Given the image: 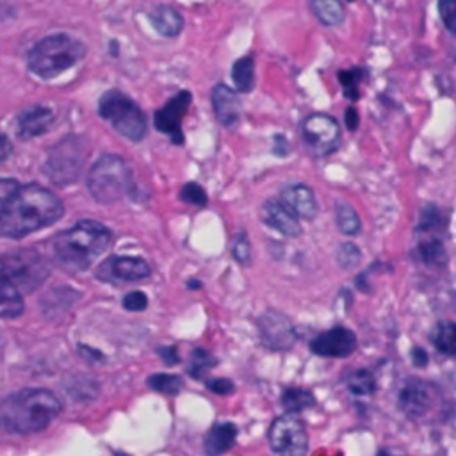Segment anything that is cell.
Here are the masks:
<instances>
[{"label":"cell","instance_id":"obj_20","mask_svg":"<svg viewBox=\"0 0 456 456\" xmlns=\"http://www.w3.org/2000/svg\"><path fill=\"white\" fill-rule=\"evenodd\" d=\"M23 312V299L20 290L0 274V317H18Z\"/></svg>","mask_w":456,"mask_h":456},{"label":"cell","instance_id":"obj_39","mask_svg":"<svg viewBox=\"0 0 456 456\" xmlns=\"http://www.w3.org/2000/svg\"><path fill=\"white\" fill-rule=\"evenodd\" d=\"M346 125L349 130H354L358 126V112L353 107L346 110Z\"/></svg>","mask_w":456,"mask_h":456},{"label":"cell","instance_id":"obj_18","mask_svg":"<svg viewBox=\"0 0 456 456\" xmlns=\"http://www.w3.org/2000/svg\"><path fill=\"white\" fill-rule=\"evenodd\" d=\"M150 23L159 34H162L166 37H175L180 34L182 27H183V18L173 7L160 5L150 12Z\"/></svg>","mask_w":456,"mask_h":456},{"label":"cell","instance_id":"obj_31","mask_svg":"<svg viewBox=\"0 0 456 456\" xmlns=\"http://www.w3.org/2000/svg\"><path fill=\"white\" fill-rule=\"evenodd\" d=\"M438 12L445 28L456 34V0H438Z\"/></svg>","mask_w":456,"mask_h":456},{"label":"cell","instance_id":"obj_15","mask_svg":"<svg viewBox=\"0 0 456 456\" xmlns=\"http://www.w3.org/2000/svg\"><path fill=\"white\" fill-rule=\"evenodd\" d=\"M281 203L301 219H312L317 214V201L310 187L303 183L287 185L281 191Z\"/></svg>","mask_w":456,"mask_h":456},{"label":"cell","instance_id":"obj_36","mask_svg":"<svg viewBox=\"0 0 456 456\" xmlns=\"http://www.w3.org/2000/svg\"><path fill=\"white\" fill-rule=\"evenodd\" d=\"M233 256L240 262V264H248L249 262V240L246 239V235H239L233 242Z\"/></svg>","mask_w":456,"mask_h":456},{"label":"cell","instance_id":"obj_19","mask_svg":"<svg viewBox=\"0 0 456 456\" xmlns=\"http://www.w3.org/2000/svg\"><path fill=\"white\" fill-rule=\"evenodd\" d=\"M237 438V428L230 422L216 424L205 436V451L208 454H221L228 451Z\"/></svg>","mask_w":456,"mask_h":456},{"label":"cell","instance_id":"obj_9","mask_svg":"<svg viewBox=\"0 0 456 456\" xmlns=\"http://www.w3.org/2000/svg\"><path fill=\"white\" fill-rule=\"evenodd\" d=\"M267 438H269L271 449L278 454L299 456V454H305L308 449V436H306L305 426L292 413L274 419L269 428Z\"/></svg>","mask_w":456,"mask_h":456},{"label":"cell","instance_id":"obj_28","mask_svg":"<svg viewBox=\"0 0 456 456\" xmlns=\"http://www.w3.org/2000/svg\"><path fill=\"white\" fill-rule=\"evenodd\" d=\"M148 387L157 392L175 395L182 388V379L173 374H153L148 378Z\"/></svg>","mask_w":456,"mask_h":456},{"label":"cell","instance_id":"obj_13","mask_svg":"<svg viewBox=\"0 0 456 456\" xmlns=\"http://www.w3.org/2000/svg\"><path fill=\"white\" fill-rule=\"evenodd\" d=\"M191 105V94L187 91L178 93L166 107L155 112V126L171 137L175 144H182V119Z\"/></svg>","mask_w":456,"mask_h":456},{"label":"cell","instance_id":"obj_26","mask_svg":"<svg viewBox=\"0 0 456 456\" xmlns=\"http://www.w3.org/2000/svg\"><path fill=\"white\" fill-rule=\"evenodd\" d=\"M337 224L346 235H354L360 232V217L346 201H337Z\"/></svg>","mask_w":456,"mask_h":456},{"label":"cell","instance_id":"obj_11","mask_svg":"<svg viewBox=\"0 0 456 456\" xmlns=\"http://www.w3.org/2000/svg\"><path fill=\"white\" fill-rule=\"evenodd\" d=\"M150 265L137 256H112L105 260L96 276L103 281H139L150 276Z\"/></svg>","mask_w":456,"mask_h":456},{"label":"cell","instance_id":"obj_6","mask_svg":"<svg viewBox=\"0 0 456 456\" xmlns=\"http://www.w3.org/2000/svg\"><path fill=\"white\" fill-rule=\"evenodd\" d=\"M0 274L20 292H32L50 274L46 260L34 249H14L0 255Z\"/></svg>","mask_w":456,"mask_h":456},{"label":"cell","instance_id":"obj_23","mask_svg":"<svg viewBox=\"0 0 456 456\" xmlns=\"http://www.w3.org/2000/svg\"><path fill=\"white\" fill-rule=\"evenodd\" d=\"M433 344L438 351L449 356H456V322H440L433 333Z\"/></svg>","mask_w":456,"mask_h":456},{"label":"cell","instance_id":"obj_4","mask_svg":"<svg viewBox=\"0 0 456 456\" xmlns=\"http://www.w3.org/2000/svg\"><path fill=\"white\" fill-rule=\"evenodd\" d=\"M84 52V45L66 34L48 36L30 50L28 68L43 78H53L80 61Z\"/></svg>","mask_w":456,"mask_h":456},{"label":"cell","instance_id":"obj_37","mask_svg":"<svg viewBox=\"0 0 456 456\" xmlns=\"http://www.w3.org/2000/svg\"><path fill=\"white\" fill-rule=\"evenodd\" d=\"M207 387H208L212 392L221 394V395H228V394L233 392V385H232L230 379H221V378L210 379V381H207Z\"/></svg>","mask_w":456,"mask_h":456},{"label":"cell","instance_id":"obj_30","mask_svg":"<svg viewBox=\"0 0 456 456\" xmlns=\"http://www.w3.org/2000/svg\"><path fill=\"white\" fill-rule=\"evenodd\" d=\"M216 363V360L203 349H196L192 354H191V367H189V372L194 376V378H200L203 370L210 369L212 365Z\"/></svg>","mask_w":456,"mask_h":456},{"label":"cell","instance_id":"obj_42","mask_svg":"<svg viewBox=\"0 0 456 456\" xmlns=\"http://www.w3.org/2000/svg\"><path fill=\"white\" fill-rule=\"evenodd\" d=\"M349 2H353V0H349Z\"/></svg>","mask_w":456,"mask_h":456},{"label":"cell","instance_id":"obj_25","mask_svg":"<svg viewBox=\"0 0 456 456\" xmlns=\"http://www.w3.org/2000/svg\"><path fill=\"white\" fill-rule=\"evenodd\" d=\"M281 404L285 406V410L289 413H296V411H301V410L312 406L314 395L303 388H289L281 395Z\"/></svg>","mask_w":456,"mask_h":456},{"label":"cell","instance_id":"obj_3","mask_svg":"<svg viewBox=\"0 0 456 456\" xmlns=\"http://www.w3.org/2000/svg\"><path fill=\"white\" fill-rule=\"evenodd\" d=\"M110 244V232L98 221H80L55 239L57 262L68 271L87 269Z\"/></svg>","mask_w":456,"mask_h":456},{"label":"cell","instance_id":"obj_14","mask_svg":"<svg viewBox=\"0 0 456 456\" xmlns=\"http://www.w3.org/2000/svg\"><path fill=\"white\" fill-rule=\"evenodd\" d=\"M262 217L269 226L278 230L285 237H297L301 233L297 216L292 210H289L281 201H265L262 208Z\"/></svg>","mask_w":456,"mask_h":456},{"label":"cell","instance_id":"obj_29","mask_svg":"<svg viewBox=\"0 0 456 456\" xmlns=\"http://www.w3.org/2000/svg\"><path fill=\"white\" fill-rule=\"evenodd\" d=\"M362 77V69H346L338 73V80L344 87V93L347 98L356 100L358 98V82Z\"/></svg>","mask_w":456,"mask_h":456},{"label":"cell","instance_id":"obj_34","mask_svg":"<svg viewBox=\"0 0 456 456\" xmlns=\"http://www.w3.org/2000/svg\"><path fill=\"white\" fill-rule=\"evenodd\" d=\"M18 187H20V183L16 180L0 178V217H2V212H4V208L7 205V201L18 191Z\"/></svg>","mask_w":456,"mask_h":456},{"label":"cell","instance_id":"obj_27","mask_svg":"<svg viewBox=\"0 0 456 456\" xmlns=\"http://www.w3.org/2000/svg\"><path fill=\"white\" fill-rule=\"evenodd\" d=\"M347 388L353 394H356V395H369L376 388L374 376L369 370H365V369L354 370V372H351L347 376Z\"/></svg>","mask_w":456,"mask_h":456},{"label":"cell","instance_id":"obj_41","mask_svg":"<svg viewBox=\"0 0 456 456\" xmlns=\"http://www.w3.org/2000/svg\"><path fill=\"white\" fill-rule=\"evenodd\" d=\"M160 353H162V354H167V356H162V358H164V360H166L167 363H175V362H176L175 358H171V356H176V354H175V349H173V347H169V349H162Z\"/></svg>","mask_w":456,"mask_h":456},{"label":"cell","instance_id":"obj_24","mask_svg":"<svg viewBox=\"0 0 456 456\" xmlns=\"http://www.w3.org/2000/svg\"><path fill=\"white\" fill-rule=\"evenodd\" d=\"M312 9L324 25H338L344 20V9L338 0H312Z\"/></svg>","mask_w":456,"mask_h":456},{"label":"cell","instance_id":"obj_22","mask_svg":"<svg viewBox=\"0 0 456 456\" xmlns=\"http://www.w3.org/2000/svg\"><path fill=\"white\" fill-rule=\"evenodd\" d=\"M232 78L235 82V87L240 93H249L253 89L255 84V64H253V57H242L233 64L232 69Z\"/></svg>","mask_w":456,"mask_h":456},{"label":"cell","instance_id":"obj_1","mask_svg":"<svg viewBox=\"0 0 456 456\" xmlns=\"http://www.w3.org/2000/svg\"><path fill=\"white\" fill-rule=\"evenodd\" d=\"M61 200L36 183L20 185L7 201L0 217V237L21 239L53 224L62 216Z\"/></svg>","mask_w":456,"mask_h":456},{"label":"cell","instance_id":"obj_32","mask_svg":"<svg viewBox=\"0 0 456 456\" xmlns=\"http://www.w3.org/2000/svg\"><path fill=\"white\" fill-rule=\"evenodd\" d=\"M180 198L185 203H192V205H205L207 203V194H205V191L198 183H187L180 191Z\"/></svg>","mask_w":456,"mask_h":456},{"label":"cell","instance_id":"obj_33","mask_svg":"<svg viewBox=\"0 0 456 456\" xmlns=\"http://www.w3.org/2000/svg\"><path fill=\"white\" fill-rule=\"evenodd\" d=\"M123 306L126 310H132V312H141L148 306V297L144 292H128L125 297H123Z\"/></svg>","mask_w":456,"mask_h":456},{"label":"cell","instance_id":"obj_35","mask_svg":"<svg viewBox=\"0 0 456 456\" xmlns=\"http://www.w3.org/2000/svg\"><path fill=\"white\" fill-rule=\"evenodd\" d=\"M358 256H360V251L353 244H344L338 248V262L344 267L354 265L358 262Z\"/></svg>","mask_w":456,"mask_h":456},{"label":"cell","instance_id":"obj_16","mask_svg":"<svg viewBox=\"0 0 456 456\" xmlns=\"http://www.w3.org/2000/svg\"><path fill=\"white\" fill-rule=\"evenodd\" d=\"M212 107L217 119L226 126L232 128L239 123L240 118V102L237 94L228 89L226 86L219 84L212 89Z\"/></svg>","mask_w":456,"mask_h":456},{"label":"cell","instance_id":"obj_17","mask_svg":"<svg viewBox=\"0 0 456 456\" xmlns=\"http://www.w3.org/2000/svg\"><path fill=\"white\" fill-rule=\"evenodd\" d=\"M53 121V112L48 107H30L18 116V135L30 139L48 130Z\"/></svg>","mask_w":456,"mask_h":456},{"label":"cell","instance_id":"obj_10","mask_svg":"<svg viewBox=\"0 0 456 456\" xmlns=\"http://www.w3.org/2000/svg\"><path fill=\"white\" fill-rule=\"evenodd\" d=\"M303 139L317 155H328L337 150L340 141L338 123L326 114H312L303 121Z\"/></svg>","mask_w":456,"mask_h":456},{"label":"cell","instance_id":"obj_38","mask_svg":"<svg viewBox=\"0 0 456 456\" xmlns=\"http://www.w3.org/2000/svg\"><path fill=\"white\" fill-rule=\"evenodd\" d=\"M11 151H12L11 141L7 139V135L0 134V162H4L11 155Z\"/></svg>","mask_w":456,"mask_h":456},{"label":"cell","instance_id":"obj_12","mask_svg":"<svg viewBox=\"0 0 456 456\" xmlns=\"http://www.w3.org/2000/svg\"><path fill=\"white\" fill-rule=\"evenodd\" d=\"M310 349L319 356L344 358L356 349V335L344 326H335L317 335L312 340Z\"/></svg>","mask_w":456,"mask_h":456},{"label":"cell","instance_id":"obj_21","mask_svg":"<svg viewBox=\"0 0 456 456\" xmlns=\"http://www.w3.org/2000/svg\"><path fill=\"white\" fill-rule=\"evenodd\" d=\"M401 406L408 415H420L428 406V390L419 381L408 383L401 392Z\"/></svg>","mask_w":456,"mask_h":456},{"label":"cell","instance_id":"obj_40","mask_svg":"<svg viewBox=\"0 0 456 456\" xmlns=\"http://www.w3.org/2000/svg\"><path fill=\"white\" fill-rule=\"evenodd\" d=\"M417 356H415V362H417V365H426V362H428V358H426V353L422 351V349H415L413 351Z\"/></svg>","mask_w":456,"mask_h":456},{"label":"cell","instance_id":"obj_7","mask_svg":"<svg viewBox=\"0 0 456 456\" xmlns=\"http://www.w3.org/2000/svg\"><path fill=\"white\" fill-rule=\"evenodd\" d=\"M100 116L107 119L121 135L130 141H141L146 134V118L142 110L123 93L109 91L100 100Z\"/></svg>","mask_w":456,"mask_h":456},{"label":"cell","instance_id":"obj_5","mask_svg":"<svg viewBox=\"0 0 456 456\" xmlns=\"http://www.w3.org/2000/svg\"><path fill=\"white\" fill-rule=\"evenodd\" d=\"M89 192L100 203H114L132 189L130 166L118 155H103L87 176Z\"/></svg>","mask_w":456,"mask_h":456},{"label":"cell","instance_id":"obj_2","mask_svg":"<svg viewBox=\"0 0 456 456\" xmlns=\"http://www.w3.org/2000/svg\"><path fill=\"white\" fill-rule=\"evenodd\" d=\"M61 411L59 399L46 388H23L0 401V426L11 433L45 429Z\"/></svg>","mask_w":456,"mask_h":456},{"label":"cell","instance_id":"obj_8","mask_svg":"<svg viewBox=\"0 0 456 456\" xmlns=\"http://www.w3.org/2000/svg\"><path fill=\"white\" fill-rule=\"evenodd\" d=\"M84 164V148L80 139L66 137L52 148L45 162V175L59 185H68L77 180Z\"/></svg>","mask_w":456,"mask_h":456}]
</instances>
